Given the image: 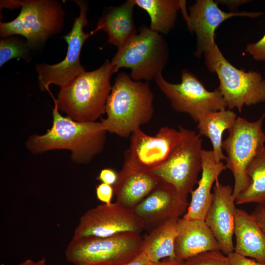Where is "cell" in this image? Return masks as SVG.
I'll list each match as a JSON object with an SVG mask.
<instances>
[{"mask_svg": "<svg viewBox=\"0 0 265 265\" xmlns=\"http://www.w3.org/2000/svg\"><path fill=\"white\" fill-rule=\"evenodd\" d=\"M53 108V125L42 135L30 136L26 142L32 153L66 149L71 159L88 164L104 149L107 131L101 122H78L61 115L56 102Z\"/></svg>", "mask_w": 265, "mask_h": 265, "instance_id": "cell-1", "label": "cell"}, {"mask_svg": "<svg viewBox=\"0 0 265 265\" xmlns=\"http://www.w3.org/2000/svg\"><path fill=\"white\" fill-rule=\"evenodd\" d=\"M154 94L147 81H135L122 71L108 97L106 117L101 122L107 132L127 138L152 118Z\"/></svg>", "mask_w": 265, "mask_h": 265, "instance_id": "cell-2", "label": "cell"}, {"mask_svg": "<svg viewBox=\"0 0 265 265\" xmlns=\"http://www.w3.org/2000/svg\"><path fill=\"white\" fill-rule=\"evenodd\" d=\"M118 71L106 60L98 69L83 72L60 88L56 99L50 94L66 116L78 122H95L106 113L112 87L110 78Z\"/></svg>", "mask_w": 265, "mask_h": 265, "instance_id": "cell-3", "label": "cell"}, {"mask_svg": "<svg viewBox=\"0 0 265 265\" xmlns=\"http://www.w3.org/2000/svg\"><path fill=\"white\" fill-rule=\"evenodd\" d=\"M142 252L140 233L125 232L106 237H73L65 255L74 265H122Z\"/></svg>", "mask_w": 265, "mask_h": 265, "instance_id": "cell-4", "label": "cell"}, {"mask_svg": "<svg viewBox=\"0 0 265 265\" xmlns=\"http://www.w3.org/2000/svg\"><path fill=\"white\" fill-rule=\"evenodd\" d=\"M21 11L13 20L0 23V36L25 37L33 50L43 46L51 36L58 34L64 26L65 12L55 0H18Z\"/></svg>", "mask_w": 265, "mask_h": 265, "instance_id": "cell-5", "label": "cell"}, {"mask_svg": "<svg viewBox=\"0 0 265 265\" xmlns=\"http://www.w3.org/2000/svg\"><path fill=\"white\" fill-rule=\"evenodd\" d=\"M203 54L208 70L218 76V89L228 109L237 108L241 112L244 106L265 101V79L261 73L236 68L225 58L216 44Z\"/></svg>", "mask_w": 265, "mask_h": 265, "instance_id": "cell-6", "label": "cell"}, {"mask_svg": "<svg viewBox=\"0 0 265 265\" xmlns=\"http://www.w3.org/2000/svg\"><path fill=\"white\" fill-rule=\"evenodd\" d=\"M168 45L162 35L145 25L139 33L118 50L111 62L118 70L129 68L135 81L149 82L162 74L169 59Z\"/></svg>", "mask_w": 265, "mask_h": 265, "instance_id": "cell-7", "label": "cell"}, {"mask_svg": "<svg viewBox=\"0 0 265 265\" xmlns=\"http://www.w3.org/2000/svg\"><path fill=\"white\" fill-rule=\"evenodd\" d=\"M265 117V113L254 122L237 117L234 126L228 131V137L223 141L222 149L227 154L225 166L234 178L233 197L235 201L249 185L247 169L265 147V133L263 129Z\"/></svg>", "mask_w": 265, "mask_h": 265, "instance_id": "cell-8", "label": "cell"}, {"mask_svg": "<svg viewBox=\"0 0 265 265\" xmlns=\"http://www.w3.org/2000/svg\"><path fill=\"white\" fill-rule=\"evenodd\" d=\"M184 135L168 158L151 172L163 183L172 185L187 199L198 182L202 169V139L194 131L183 127Z\"/></svg>", "mask_w": 265, "mask_h": 265, "instance_id": "cell-9", "label": "cell"}, {"mask_svg": "<svg viewBox=\"0 0 265 265\" xmlns=\"http://www.w3.org/2000/svg\"><path fill=\"white\" fill-rule=\"evenodd\" d=\"M181 79V82L177 84L167 81L162 74L154 79L176 112L188 114L197 123L203 114L227 108L218 88L208 91L196 76L186 69L182 70Z\"/></svg>", "mask_w": 265, "mask_h": 265, "instance_id": "cell-10", "label": "cell"}, {"mask_svg": "<svg viewBox=\"0 0 265 265\" xmlns=\"http://www.w3.org/2000/svg\"><path fill=\"white\" fill-rule=\"evenodd\" d=\"M80 8L79 16L74 21L71 31L62 37L68 44L64 59L54 64H37V73L40 89L50 91L49 86L53 84L60 88L66 85L78 75L85 71L80 61L81 51L85 41L92 34L85 32L83 27L88 23L86 13L87 3L84 0H75Z\"/></svg>", "mask_w": 265, "mask_h": 265, "instance_id": "cell-11", "label": "cell"}, {"mask_svg": "<svg viewBox=\"0 0 265 265\" xmlns=\"http://www.w3.org/2000/svg\"><path fill=\"white\" fill-rule=\"evenodd\" d=\"M142 221L130 209L115 202L98 205L81 215L73 237H106L122 232L140 233Z\"/></svg>", "mask_w": 265, "mask_h": 265, "instance_id": "cell-12", "label": "cell"}, {"mask_svg": "<svg viewBox=\"0 0 265 265\" xmlns=\"http://www.w3.org/2000/svg\"><path fill=\"white\" fill-rule=\"evenodd\" d=\"M183 135V127L180 125L178 130L161 127L155 135H148L139 129L130 136V145L125 152L124 162L151 170L168 158Z\"/></svg>", "mask_w": 265, "mask_h": 265, "instance_id": "cell-13", "label": "cell"}, {"mask_svg": "<svg viewBox=\"0 0 265 265\" xmlns=\"http://www.w3.org/2000/svg\"><path fill=\"white\" fill-rule=\"evenodd\" d=\"M189 14L186 8L182 10L188 30L196 36V49L194 55L200 58L202 54L215 44V32L219 25L225 20L234 16L256 18L263 14L261 12H226L212 0H197L189 6Z\"/></svg>", "mask_w": 265, "mask_h": 265, "instance_id": "cell-14", "label": "cell"}, {"mask_svg": "<svg viewBox=\"0 0 265 265\" xmlns=\"http://www.w3.org/2000/svg\"><path fill=\"white\" fill-rule=\"evenodd\" d=\"M188 205L187 199L172 185L160 182L132 211L143 222L144 229L152 230L168 220L180 218Z\"/></svg>", "mask_w": 265, "mask_h": 265, "instance_id": "cell-15", "label": "cell"}, {"mask_svg": "<svg viewBox=\"0 0 265 265\" xmlns=\"http://www.w3.org/2000/svg\"><path fill=\"white\" fill-rule=\"evenodd\" d=\"M233 188L223 185L218 179L213 187V199L205 221L216 238L220 250L228 255L234 252L233 243L235 226L236 203Z\"/></svg>", "mask_w": 265, "mask_h": 265, "instance_id": "cell-16", "label": "cell"}, {"mask_svg": "<svg viewBox=\"0 0 265 265\" xmlns=\"http://www.w3.org/2000/svg\"><path fill=\"white\" fill-rule=\"evenodd\" d=\"M160 182L150 170L124 162L113 186L116 202L132 211Z\"/></svg>", "mask_w": 265, "mask_h": 265, "instance_id": "cell-17", "label": "cell"}, {"mask_svg": "<svg viewBox=\"0 0 265 265\" xmlns=\"http://www.w3.org/2000/svg\"><path fill=\"white\" fill-rule=\"evenodd\" d=\"M220 250L218 243L205 220L180 218L174 251L176 258L185 261L200 253Z\"/></svg>", "mask_w": 265, "mask_h": 265, "instance_id": "cell-18", "label": "cell"}, {"mask_svg": "<svg viewBox=\"0 0 265 265\" xmlns=\"http://www.w3.org/2000/svg\"><path fill=\"white\" fill-rule=\"evenodd\" d=\"M202 169L198 186L191 192V201L183 218L205 220L213 199L212 188L219 176L226 168L222 161L217 163L212 150L202 151Z\"/></svg>", "mask_w": 265, "mask_h": 265, "instance_id": "cell-19", "label": "cell"}, {"mask_svg": "<svg viewBox=\"0 0 265 265\" xmlns=\"http://www.w3.org/2000/svg\"><path fill=\"white\" fill-rule=\"evenodd\" d=\"M134 0H128L118 6L105 7L93 34L103 30L108 35V42L121 49L137 33L133 18Z\"/></svg>", "mask_w": 265, "mask_h": 265, "instance_id": "cell-20", "label": "cell"}, {"mask_svg": "<svg viewBox=\"0 0 265 265\" xmlns=\"http://www.w3.org/2000/svg\"><path fill=\"white\" fill-rule=\"evenodd\" d=\"M234 235L235 252L265 264V234L251 214L238 208Z\"/></svg>", "mask_w": 265, "mask_h": 265, "instance_id": "cell-21", "label": "cell"}, {"mask_svg": "<svg viewBox=\"0 0 265 265\" xmlns=\"http://www.w3.org/2000/svg\"><path fill=\"white\" fill-rule=\"evenodd\" d=\"M237 118L236 114L229 109H224L201 116L198 120V134L208 137L212 144L215 161L225 160L222 153V136L224 132L231 129Z\"/></svg>", "mask_w": 265, "mask_h": 265, "instance_id": "cell-22", "label": "cell"}, {"mask_svg": "<svg viewBox=\"0 0 265 265\" xmlns=\"http://www.w3.org/2000/svg\"><path fill=\"white\" fill-rule=\"evenodd\" d=\"M179 219H171L162 223L143 238V252L151 262L176 257L174 246Z\"/></svg>", "mask_w": 265, "mask_h": 265, "instance_id": "cell-23", "label": "cell"}, {"mask_svg": "<svg viewBox=\"0 0 265 265\" xmlns=\"http://www.w3.org/2000/svg\"><path fill=\"white\" fill-rule=\"evenodd\" d=\"M135 5L145 10L151 22L150 28L167 34L175 26L178 12L186 3L179 0H134Z\"/></svg>", "mask_w": 265, "mask_h": 265, "instance_id": "cell-24", "label": "cell"}, {"mask_svg": "<svg viewBox=\"0 0 265 265\" xmlns=\"http://www.w3.org/2000/svg\"><path fill=\"white\" fill-rule=\"evenodd\" d=\"M247 172L250 184L236 198V204L256 203L265 205V146L253 159Z\"/></svg>", "mask_w": 265, "mask_h": 265, "instance_id": "cell-25", "label": "cell"}, {"mask_svg": "<svg viewBox=\"0 0 265 265\" xmlns=\"http://www.w3.org/2000/svg\"><path fill=\"white\" fill-rule=\"evenodd\" d=\"M32 51L26 40L17 36L1 38L0 40V67L13 58H20L26 62L30 61Z\"/></svg>", "mask_w": 265, "mask_h": 265, "instance_id": "cell-26", "label": "cell"}, {"mask_svg": "<svg viewBox=\"0 0 265 265\" xmlns=\"http://www.w3.org/2000/svg\"><path fill=\"white\" fill-rule=\"evenodd\" d=\"M185 265H229V261L228 255L220 250H211L188 258Z\"/></svg>", "mask_w": 265, "mask_h": 265, "instance_id": "cell-27", "label": "cell"}, {"mask_svg": "<svg viewBox=\"0 0 265 265\" xmlns=\"http://www.w3.org/2000/svg\"><path fill=\"white\" fill-rule=\"evenodd\" d=\"M245 52L250 54L255 60L265 61V33L257 42L248 44Z\"/></svg>", "mask_w": 265, "mask_h": 265, "instance_id": "cell-28", "label": "cell"}, {"mask_svg": "<svg viewBox=\"0 0 265 265\" xmlns=\"http://www.w3.org/2000/svg\"><path fill=\"white\" fill-rule=\"evenodd\" d=\"M96 196L99 200L104 204H111V200L114 194L112 186L102 183L96 187Z\"/></svg>", "mask_w": 265, "mask_h": 265, "instance_id": "cell-29", "label": "cell"}, {"mask_svg": "<svg viewBox=\"0 0 265 265\" xmlns=\"http://www.w3.org/2000/svg\"><path fill=\"white\" fill-rule=\"evenodd\" d=\"M229 265H265L256 260L243 256L235 252L228 255Z\"/></svg>", "mask_w": 265, "mask_h": 265, "instance_id": "cell-30", "label": "cell"}, {"mask_svg": "<svg viewBox=\"0 0 265 265\" xmlns=\"http://www.w3.org/2000/svg\"><path fill=\"white\" fill-rule=\"evenodd\" d=\"M117 178L118 172L111 168H104L100 171L98 179L102 183L113 186L116 182Z\"/></svg>", "mask_w": 265, "mask_h": 265, "instance_id": "cell-31", "label": "cell"}, {"mask_svg": "<svg viewBox=\"0 0 265 265\" xmlns=\"http://www.w3.org/2000/svg\"><path fill=\"white\" fill-rule=\"evenodd\" d=\"M251 214L265 234V205H258Z\"/></svg>", "mask_w": 265, "mask_h": 265, "instance_id": "cell-32", "label": "cell"}, {"mask_svg": "<svg viewBox=\"0 0 265 265\" xmlns=\"http://www.w3.org/2000/svg\"><path fill=\"white\" fill-rule=\"evenodd\" d=\"M218 4L220 3L228 7L231 12H238V8L241 4L250 2L248 0H216Z\"/></svg>", "mask_w": 265, "mask_h": 265, "instance_id": "cell-33", "label": "cell"}, {"mask_svg": "<svg viewBox=\"0 0 265 265\" xmlns=\"http://www.w3.org/2000/svg\"><path fill=\"white\" fill-rule=\"evenodd\" d=\"M151 263L145 253L142 252L132 261L122 265H150Z\"/></svg>", "mask_w": 265, "mask_h": 265, "instance_id": "cell-34", "label": "cell"}, {"mask_svg": "<svg viewBox=\"0 0 265 265\" xmlns=\"http://www.w3.org/2000/svg\"><path fill=\"white\" fill-rule=\"evenodd\" d=\"M150 265H185V261L177 258H166L163 260L156 263H151Z\"/></svg>", "mask_w": 265, "mask_h": 265, "instance_id": "cell-35", "label": "cell"}, {"mask_svg": "<svg viewBox=\"0 0 265 265\" xmlns=\"http://www.w3.org/2000/svg\"><path fill=\"white\" fill-rule=\"evenodd\" d=\"M46 259L42 258L38 261H34L31 259H26L18 265H45Z\"/></svg>", "mask_w": 265, "mask_h": 265, "instance_id": "cell-36", "label": "cell"}]
</instances>
